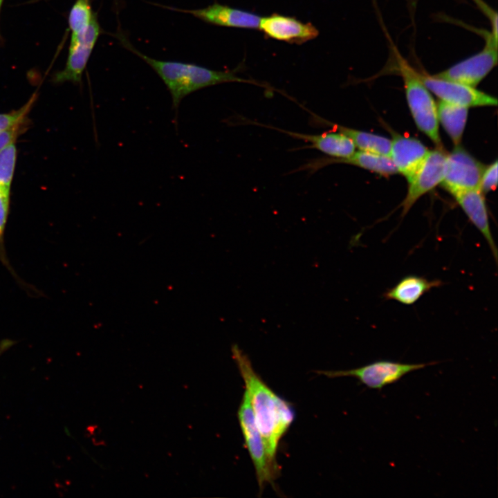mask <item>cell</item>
Returning <instances> with one entry per match:
<instances>
[{
  "mask_svg": "<svg viewBox=\"0 0 498 498\" xmlns=\"http://www.w3.org/2000/svg\"><path fill=\"white\" fill-rule=\"evenodd\" d=\"M436 363V362L408 364L391 360H378L353 369L320 371L318 373L329 378L354 377L369 388L381 389L386 385L396 382L410 372Z\"/></svg>",
  "mask_w": 498,
  "mask_h": 498,
  "instance_id": "obj_6",
  "label": "cell"
},
{
  "mask_svg": "<svg viewBox=\"0 0 498 498\" xmlns=\"http://www.w3.org/2000/svg\"><path fill=\"white\" fill-rule=\"evenodd\" d=\"M447 154L442 148L430 151L425 159L408 182L407 195L402 203L405 216L417 200L442 182L446 169Z\"/></svg>",
  "mask_w": 498,
  "mask_h": 498,
  "instance_id": "obj_8",
  "label": "cell"
},
{
  "mask_svg": "<svg viewBox=\"0 0 498 498\" xmlns=\"http://www.w3.org/2000/svg\"><path fill=\"white\" fill-rule=\"evenodd\" d=\"M481 33L486 44L481 51L434 75L475 87L497 64V36L492 32Z\"/></svg>",
  "mask_w": 498,
  "mask_h": 498,
  "instance_id": "obj_5",
  "label": "cell"
},
{
  "mask_svg": "<svg viewBox=\"0 0 498 498\" xmlns=\"http://www.w3.org/2000/svg\"><path fill=\"white\" fill-rule=\"evenodd\" d=\"M3 1V0H0V12H1Z\"/></svg>",
  "mask_w": 498,
  "mask_h": 498,
  "instance_id": "obj_27",
  "label": "cell"
},
{
  "mask_svg": "<svg viewBox=\"0 0 498 498\" xmlns=\"http://www.w3.org/2000/svg\"><path fill=\"white\" fill-rule=\"evenodd\" d=\"M119 39L126 48L144 60L158 75L170 93L172 108L175 110H178L181 100L185 96L213 85L237 82L266 87L255 80L238 76V68L232 71H215L193 64L158 60L136 49L122 35Z\"/></svg>",
  "mask_w": 498,
  "mask_h": 498,
  "instance_id": "obj_2",
  "label": "cell"
},
{
  "mask_svg": "<svg viewBox=\"0 0 498 498\" xmlns=\"http://www.w3.org/2000/svg\"><path fill=\"white\" fill-rule=\"evenodd\" d=\"M244 381L256 425L270 461L277 464L276 455L282 437L295 418L290 404L277 396L254 370L250 361L237 345L232 348Z\"/></svg>",
  "mask_w": 498,
  "mask_h": 498,
  "instance_id": "obj_1",
  "label": "cell"
},
{
  "mask_svg": "<svg viewBox=\"0 0 498 498\" xmlns=\"http://www.w3.org/2000/svg\"><path fill=\"white\" fill-rule=\"evenodd\" d=\"M442 284L443 282L439 279L428 280L423 277L407 275L387 290L383 297L405 305H412L431 289L440 287Z\"/></svg>",
  "mask_w": 498,
  "mask_h": 498,
  "instance_id": "obj_18",
  "label": "cell"
},
{
  "mask_svg": "<svg viewBox=\"0 0 498 498\" xmlns=\"http://www.w3.org/2000/svg\"><path fill=\"white\" fill-rule=\"evenodd\" d=\"M470 222L486 239L495 261H497V248L492 235L487 206L479 189L465 191L453 196Z\"/></svg>",
  "mask_w": 498,
  "mask_h": 498,
  "instance_id": "obj_16",
  "label": "cell"
},
{
  "mask_svg": "<svg viewBox=\"0 0 498 498\" xmlns=\"http://www.w3.org/2000/svg\"><path fill=\"white\" fill-rule=\"evenodd\" d=\"M335 163L349 164L379 174L389 176L398 172L389 156L359 151L346 158L322 157L308 161L296 171L313 173L324 167Z\"/></svg>",
  "mask_w": 498,
  "mask_h": 498,
  "instance_id": "obj_13",
  "label": "cell"
},
{
  "mask_svg": "<svg viewBox=\"0 0 498 498\" xmlns=\"http://www.w3.org/2000/svg\"><path fill=\"white\" fill-rule=\"evenodd\" d=\"M418 76L427 89L441 100L457 105L472 107L496 106V98L475 87L443 80L418 71Z\"/></svg>",
  "mask_w": 498,
  "mask_h": 498,
  "instance_id": "obj_9",
  "label": "cell"
},
{
  "mask_svg": "<svg viewBox=\"0 0 498 498\" xmlns=\"http://www.w3.org/2000/svg\"><path fill=\"white\" fill-rule=\"evenodd\" d=\"M17 160V148L12 143L0 151V186L10 190Z\"/></svg>",
  "mask_w": 498,
  "mask_h": 498,
  "instance_id": "obj_21",
  "label": "cell"
},
{
  "mask_svg": "<svg viewBox=\"0 0 498 498\" xmlns=\"http://www.w3.org/2000/svg\"><path fill=\"white\" fill-rule=\"evenodd\" d=\"M28 117L15 125L0 132V151L15 143L17 138L24 133L29 124Z\"/></svg>",
  "mask_w": 498,
  "mask_h": 498,
  "instance_id": "obj_24",
  "label": "cell"
},
{
  "mask_svg": "<svg viewBox=\"0 0 498 498\" xmlns=\"http://www.w3.org/2000/svg\"><path fill=\"white\" fill-rule=\"evenodd\" d=\"M238 418L245 445L253 463L257 480L261 490L266 483H273L279 473V469L278 464L273 463L267 454L246 390L239 407Z\"/></svg>",
  "mask_w": 498,
  "mask_h": 498,
  "instance_id": "obj_4",
  "label": "cell"
},
{
  "mask_svg": "<svg viewBox=\"0 0 498 498\" xmlns=\"http://www.w3.org/2000/svg\"><path fill=\"white\" fill-rule=\"evenodd\" d=\"M468 108L440 100L437 105L438 120L455 146L459 145L465 129Z\"/></svg>",
  "mask_w": 498,
  "mask_h": 498,
  "instance_id": "obj_19",
  "label": "cell"
},
{
  "mask_svg": "<svg viewBox=\"0 0 498 498\" xmlns=\"http://www.w3.org/2000/svg\"><path fill=\"white\" fill-rule=\"evenodd\" d=\"M430 150L418 139L396 135L391 140L389 157L398 172L409 182L421 165Z\"/></svg>",
  "mask_w": 498,
  "mask_h": 498,
  "instance_id": "obj_15",
  "label": "cell"
},
{
  "mask_svg": "<svg viewBox=\"0 0 498 498\" xmlns=\"http://www.w3.org/2000/svg\"><path fill=\"white\" fill-rule=\"evenodd\" d=\"M259 29L268 38L297 45L315 39L320 33L310 22L278 13L261 17Z\"/></svg>",
  "mask_w": 498,
  "mask_h": 498,
  "instance_id": "obj_11",
  "label": "cell"
},
{
  "mask_svg": "<svg viewBox=\"0 0 498 498\" xmlns=\"http://www.w3.org/2000/svg\"><path fill=\"white\" fill-rule=\"evenodd\" d=\"M171 10L181 11L210 24L244 29H259L261 16L248 10L232 8L214 2L199 9L183 10L169 8Z\"/></svg>",
  "mask_w": 498,
  "mask_h": 498,
  "instance_id": "obj_12",
  "label": "cell"
},
{
  "mask_svg": "<svg viewBox=\"0 0 498 498\" xmlns=\"http://www.w3.org/2000/svg\"><path fill=\"white\" fill-rule=\"evenodd\" d=\"M250 124H257L275 129L290 137L309 142L308 147L315 149L333 158H346L355 152V145L347 136L338 131L324 132L321 134H308L287 131L279 127L269 126L255 121L246 120Z\"/></svg>",
  "mask_w": 498,
  "mask_h": 498,
  "instance_id": "obj_14",
  "label": "cell"
},
{
  "mask_svg": "<svg viewBox=\"0 0 498 498\" xmlns=\"http://www.w3.org/2000/svg\"><path fill=\"white\" fill-rule=\"evenodd\" d=\"M497 184V161L485 168L479 183V189L483 194L494 190Z\"/></svg>",
  "mask_w": 498,
  "mask_h": 498,
  "instance_id": "obj_25",
  "label": "cell"
},
{
  "mask_svg": "<svg viewBox=\"0 0 498 498\" xmlns=\"http://www.w3.org/2000/svg\"><path fill=\"white\" fill-rule=\"evenodd\" d=\"M95 14L89 0H77L73 5L68 15V25L71 37L84 33L91 24Z\"/></svg>",
  "mask_w": 498,
  "mask_h": 498,
  "instance_id": "obj_20",
  "label": "cell"
},
{
  "mask_svg": "<svg viewBox=\"0 0 498 498\" xmlns=\"http://www.w3.org/2000/svg\"><path fill=\"white\" fill-rule=\"evenodd\" d=\"M100 34V26L94 15L86 30L71 38L68 55L65 67L53 77L55 83L72 82L80 83L83 72Z\"/></svg>",
  "mask_w": 498,
  "mask_h": 498,
  "instance_id": "obj_10",
  "label": "cell"
},
{
  "mask_svg": "<svg viewBox=\"0 0 498 498\" xmlns=\"http://www.w3.org/2000/svg\"><path fill=\"white\" fill-rule=\"evenodd\" d=\"M36 94L17 110L6 113H0V132L19 123L28 116V113L36 100Z\"/></svg>",
  "mask_w": 498,
  "mask_h": 498,
  "instance_id": "obj_22",
  "label": "cell"
},
{
  "mask_svg": "<svg viewBox=\"0 0 498 498\" xmlns=\"http://www.w3.org/2000/svg\"><path fill=\"white\" fill-rule=\"evenodd\" d=\"M311 122L316 125L330 127L333 131H338L349 137L360 151H368L389 156L391 140L389 139L360 130L348 128L329 120H326L310 111Z\"/></svg>",
  "mask_w": 498,
  "mask_h": 498,
  "instance_id": "obj_17",
  "label": "cell"
},
{
  "mask_svg": "<svg viewBox=\"0 0 498 498\" xmlns=\"http://www.w3.org/2000/svg\"><path fill=\"white\" fill-rule=\"evenodd\" d=\"M396 71L402 77L407 104L414 120L418 128L439 148H442L439 130L437 105L430 91L414 68L398 52L393 49Z\"/></svg>",
  "mask_w": 498,
  "mask_h": 498,
  "instance_id": "obj_3",
  "label": "cell"
},
{
  "mask_svg": "<svg viewBox=\"0 0 498 498\" xmlns=\"http://www.w3.org/2000/svg\"><path fill=\"white\" fill-rule=\"evenodd\" d=\"M485 167L459 145L447 155L446 169L441 186L452 195L479 189Z\"/></svg>",
  "mask_w": 498,
  "mask_h": 498,
  "instance_id": "obj_7",
  "label": "cell"
},
{
  "mask_svg": "<svg viewBox=\"0 0 498 498\" xmlns=\"http://www.w3.org/2000/svg\"><path fill=\"white\" fill-rule=\"evenodd\" d=\"M10 190L0 186V249L6 251L4 234L10 209Z\"/></svg>",
  "mask_w": 498,
  "mask_h": 498,
  "instance_id": "obj_23",
  "label": "cell"
},
{
  "mask_svg": "<svg viewBox=\"0 0 498 498\" xmlns=\"http://www.w3.org/2000/svg\"><path fill=\"white\" fill-rule=\"evenodd\" d=\"M0 261L8 269V270L10 272V273L12 275V276L19 282H18L19 284H21L22 286L25 285V283H24L22 282V280L18 277V275L15 273V270L12 268V266L10 265L9 260L7 257L6 251H3L1 249H0Z\"/></svg>",
  "mask_w": 498,
  "mask_h": 498,
  "instance_id": "obj_26",
  "label": "cell"
}]
</instances>
